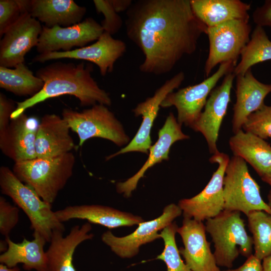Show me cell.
<instances>
[{
    "mask_svg": "<svg viewBox=\"0 0 271 271\" xmlns=\"http://www.w3.org/2000/svg\"><path fill=\"white\" fill-rule=\"evenodd\" d=\"M126 34L142 52L140 71L155 75L171 72L196 50L207 27L194 15L190 0H138L126 11Z\"/></svg>",
    "mask_w": 271,
    "mask_h": 271,
    "instance_id": "cell-1",
    "label": "cell"
},
{
    "mask_svg": "<svg viewBox=\"0 0 271 271\" xmlns=\"http://www.w3.org/2000/svg\"><path fill=\"white\" fill-rule=\"evenodd\" d=\"M92 71V65L84 62L75 64L57 61L40 68L36 75L44 82L42 89L34 96L17 102L11 119L46 100L64 95L76 97L82 106H92L97 103L111 105L109 94L93 79Z\"/></svg>",
    "mask_w": 271,
    "mask_h": 271,
    "instance_id": "cell-2",
    "label": "cell"
},
{
    "mask_svg": "<svg viewBox=\"0 0 271 271\" xmlns=\"http://www.w3.org/2000/svg\"><path fill=\"white\" fill-rule=\"evenodd\" d=\"M75 157L71 152L52 158L14 164L13 172L45 201L52 204L73 174Z\"/></svg>",
    "mask_w": 271,
    "mask_h": 271,
    "instance_id": "cell-3",
    "label": "cell"
},
{
    "mask_svg": "<svg viewBox=\"0 0 271 271\" xmlns=\"http://www.w3.org/2000/svg\"><path fill=\"white\" fill-rule=\"evenodd\" d=\"M205 225L214 243L213 254L219 267L231 268L239 254L246 258L252 254L253 240L240 212L224 210L206 220Z\"/></svg>",
    "mask_w": 271,
    "mask_h": 271,
    "instance_id": "cell-4",
    "label": "cell"
},
{
    "mask_svg": "<svg viewBox=\"0 0 271 271\" xmlns=\"http://www.w3.org/2000/svg\"><path fill=\"white\" fill-rule=\"evenodd\" d=\"M0 187L26 214L31 228L50 242L55 230L64 231L63 223L52 210V204L42 199L31 187L21 181L8 167L0 168Z\"/></svg>",
    "mask_w": 271,
    "mask_h": 271,
    "instance_id": "cell-5",
    "label": "cell"
},
{
    "mask_svg": "<svg viewBox=\"0 0 271 271\" xmlns=\"http://www.w3.org/2000/svg\"><path fill=\"white\" fill-rule=\"evenodd\" d=\"M62 117L77 133L80 147L92 138L108 140L119 147L129 143L122 124L105 105L96 104L81 111L65 108Z\"/></svg>",
    "mask_w": 271,
    "mask_h": 271,
    "instance_id": "cell-6",
    "label": "cell"
},
{
    "mask_svg": "<svg viewBox=\"0 0 271 271\" xmlns=\"http://www.w3.org/2000/svg\"><path fill=\"white\" fill-rule=\"evenodd\" d=\"M224 210L247 216L262 210L271 215V208L261 197L257 183L250 175L246 163L233 156L226 167L223 180Z\"/></svg>",
    "mask_w": 271,
    "mask_h": 271,
    "instance_id": "cell-7",
    "label": "cell"
},
{
    "mask_svg": "<svg viewBox=\"0 0 271 271\" xmlns=\"http://www.w3.org/2000/svg\"><path fill=\"white\" fill-rule=\"evenodd\" d=\"M251 27L249 20H234L207 28L209 49L204 65L209 77L218 64L232 62L237 64L239 57L250 40Z\"/></svg>",
    "mask_w": 271,
    "mask_h": 271,
    "instance_id": "cell-8",
    "label": "cell"
},
{
    "mask_svg": "<svg viewBox=\"0 0 271 271\" xmlns=\"http://www.w3.org/2000/svg\"><path fill=\"white\" fill-rule=\"evenodd\" d=\"M237 65L232 62L220 64L217 70L200 83L170 93L162 101L161 107L175 106L177 120L182 125L190 126L197 120L204 108L210 94L219 80L233 72Z\"/></svg>",
    "mask_w": 271,
    "mask_h": 271,
    "instance_id": "cell-9",
    "label": "cell"
},
{
    "mask_svg": "<svg viewBox=\"0 0 271 271\" xmlns=\"http://www.w3.org/2000/svg\"><path fill=\"white\" fill-rule=\"evenodd\" d=\"M229 160L227 154L220 152L210 158V162L217 163L218 168L207 185L197 195L179 201L178 205L184 217L203 222L217 216L224 210L223 180Z\"/></svg>",
    "mask_w": 271,
    "mask_h": 271,
    "instance_id": "cell-10",
    "label": "cell"
},
{
    "mask_svg": "<svg viewBox=\"0 0 271 271\" xmlns=\"http://www.w3.org/2000/svg\"><path fill=\"white\" fill-rule=\"evenodd\" d=\"M182 213L178 205L171 203L164 208L160 216L140 223L130 234L117 237L110 231H107L102 234L101 240L119 257L130 258L138 254L142 245L161 238L159 232L173 222Z\"/></svg>",
    "mask_w": 271,
    "mask_h": 271,
    "instance_id": "cell-11",
    "label": "cell"
},
{
    "mask_svg": "<svg viewBox=\"0 0 271 271\" xmlns=\"http://www.w3.org/2000/svg\"><path fill=\"white\" fill-rule=\"evenodd\" d=\"M126 50L125 43L114 39L104 32L92 44L67 52H52L38 54L32 59L33 63H43L60 59L82 60L96 64L100 74L104 76L111 72L116 61L123 56Z\"/></svg>",
    "mask_w": 271,
    "mask_h": 271,
    "instance_id": "cell-12",
    "label": "cell"
},
{
    "mask_svg": "<svg viewBox=\"0 0 271 271\" xmlns=\"http://www.w3.org/2000/svg\"><path fill=\"white\" fill-rule=\"evenodd\" d=\"M103 33L101 24L91 17L69 27L43 26L36 50L39 54L69 51L74 47L82 48L97 40Z\"/></svg>",
    "mask_w": 271,
    "mask_h": 271,
    "instance_id": "cell-13",
    "label": "cell"
},
{
    "mask_svg": "<svg viewBox=\"0 0 271 271\" xmlns=\"http://www.w3.org/2000/svg\"><path fill=\"white\" fill-rule=\"evenodd\" d=\"M185 79V74L179 72L167 80L157 89L153 96L139 103L132 110L135 116H142L143 120L136 134L124 148L106 157L109 160L118 155L128 152H138L148 154L151 147V131L158 115L161 104L165 97L178 88Z\"/></svg>",
    "mask_w": 271,
    "mask_h": 271,
    "instance_id": "cell-14",
    "label": "cell"
},
{
    "mask_svg": "<svg viewBox=\"0 0 271 271\" xmlns=\"http://www.w3.org/2000/svg\"><path fill=\"white\" fill-rule=\"evenodd\" d=\"M42 29L38 20L23 13L1 40L0 66L12 68L24 63L26 54L37 47Z\"/></svg>",
    "mask_w": 271,
    "mask_h": 271,
    "instance_id": "cell-15",
    "label": "cell"
},
{
    "mask_svg": "<svg viewBox=\"0 0 271 271\" xmlns=\"http://www.w3.org/2000/svg\"><path fill=\"white\" fill-rule=\"evenodd\" d=\"M234 74L230 72L224 76L221 84L213 89L207 100L204 109L197 120L190 126L205 138L210 153L219 152L217 143L222 121L230 101L231 90Z\"/></svg>",
    "mask_w": 271,
    "mask_h": 271,
    "instance_id": "cell-16",
    "label": "cell"
},
{
    "mask_svg": "<svg viewBox=\"0 0 271 271\" xmlns=\"http://www.w3.org/2000/svg\"><path fill=\"white\" fill-rule=\"evenodd\" d=\"M206 232L202 221L184 217L182 225L177 229L184 244L179 249L180 254L192 271H220Z\"/></svg>",
    "mask_w": 271,
    "mask_h": 271,
    "instance_id": "cell-17",
    "label": "cell"
},
{
    "mask_svg": "<svg viewBox=\"0 0 271 271\" xmlns=\"http://www.w3.org/2000/svg\"><path fill=\"white\" fill-rule=\"evenodd\" d=\"M39 123L24 113L11 119L8 127L0 132L2 153L15 163L36 158L35 141Z\"/></svg>",
    "mask_w": 271,
    "mask_h": 271,
    "instance_id": "cell-18",
    "label": "cell"
},
{
    "mask_svg": "<svg viewBox=\"0 0 271 271\" xmlns=\"http://www.w3.org/2000/svg\"><path fill=\"white\" fill-rule=\"evenodd\" d=\"M181 126L174 114L170 112L159 131L157 141L150 148L149 156L146 162L133 176L123 182L117 183L116 189L118 193L123 194L126 197L131 196L147 170L163 160H168L170 148L175 142L190 138L183 132Z\"/></svg>",
    "mask_w": 271,
    "mask_h": 271,
    "instance_id": "cell-19",
    "label": "cell"
},
{
    "mask_svg": "<svg viewBox=\"0 0 271 271\" xmlns=\"http://www.w3.org/2000/svg\"><path fill=\"white\" fill-rule=\"evenodd\" d=\"M235 77L236 101L232 118V130L234 133L242 129L248 116L264 105L265 97L271 92V84H264L258 81L251 69Z\"/></svg>",
    "mask_w": 271,
    "mask_h": 271,
    "instance_id": "cell-20",
    "label": "cell"
},
{
    "mask_svg": "<svg viewBox=\"0 0 271 271\" xmlns=\"http://www.w3.org/2000/svg\"><path fill=\"white\" fill-rule=\"evenodd\" d=\"M70 128L61 116L46 114L38 126L35 148L37 158H52L71 152L75 148Z\"/></svg>",
    "mask_w": 271,
    "mask_h": 271,
    "instance_id": "cell-21",
    "label": "cell"
},
{
    "mask_svg": "<svg viewBox=\"0 0 271 271\" xmlns=\"http://www.w3.org/2000/svg\"><path fill=\"white\" fill-rule=\"evenodd\" d=\"M22 8L45 26L66 27L82 22L86 8L73 0H23Z\"/></svg>",
    "mask_w": 271,
    "mask_h": 271,
    "instance_id": "cell-22",
    "label": "cell"
},
{
    "mask_svg": "<svg viewBox=\"0 0 271 271\" xmlns=\"http://www.w3.org/2000/svg\"><path fill=\"white\" fill-rule=\"evenodd\" d=\"M91 229V223L87 222L73 226L66 236L63 231H54L46 251L48 271H76L73 263L74 252L80 243L92 239L93 234L89 233Z\"/></svg>",
    "mask_w": 271,
    "mask_h": 271,
    "instance_id": "cell-23",
    "label": "cell"
},
{
    "mask_svg": "<svg viewBox=\"0 0 271 271\" xmlns=\"http://www.w3.org/2000/svg\"><path fill=\"white\" fill-rule=\"evenodd\" d=\"M55 214L62 223L72 219L86 220L109 229L138 225L145 221L140 216L96 204L69 206L55 211Z\"/></svg>",
    "mask_w": 271,
    "mask_h": 271,
    "instance_id": "cell-24",
    "label": "cell"
},
{
    "mask_svg": "<svg viewBox=\"0 0 271 271\" xmlns=\"http://www.w3.org/2000/svg\"><path fill=\"white\" fill-rule=\"evenodd\" d=\"M33 235L32 240L24 238L20 243L13 241L10 237H6L8 248L0 255L1 263L10 268L22 263L25 270L48 271L47 258L44 251L47 241L38 232H34Z\"/></svg>",
    "mask_w": 271,
    "mask_h": 271,
    "instance_id": "cell-25",
    "label": "cell"
},
{
    "mask_svg": "<svg viewBox=\"0 0 271 271\" xmlns=\"http://www.w3.org/2000/svg\"><path fill=\"white\" fill-rule=\"evenodd\" d=\"M233 156L248 163L262 177L271 171V146L260 137L241 129L229 140Z\"/></svg>",
    "mask_w": 271,
    "mask_h": 271,
    "instance_id": "cell-26",
    "label": "cell"
},
{
    "mask_svg": "<svg viewBox=\"0 0 271 271\" xmlns=\"http://www.w3.org/2000/svg\"><path fill=\"white\" fill-rule=\"evenodd\" d=\"M195 16L207 28L234 20H249L250 5L240 0H190Z\"/></svg>",
    "mask_w": 271,
    "mask_h": 271,
    "instance_id": "cell-27",
    "label": "cell"
},
{
    "mask_svg": "<svg viewBox=\"0 0 271 271\" xmlns=\"http://www.w3.org/2000/svg\"><path fill=\"white\" fill-rule=\"evenodd\" d=\"M44 85L43 81L34 75L24 63L13 68L0 66V87L15 95L31 97L39 93Z\"/></svg>",
    "mask_w": 271,
    "mask_h": 271,
    "instance_id": "cell-28",
    "label": "cell"
},
{
    "mask_svg": "<svg viewBox=\"0 0 271 271\" xmlns=\"http://www.w3.org/2000/svg\"><path fill=\"white\" fill-rule=\"evenodd\" d=\"M240 56L233 71L235 76L244 74L256 64L271 60V41L263 27L256 26Z\"/></svg>",
    "mask_w": 271,
    "mask_h": 271,
    "instance_id": "cell-29",
    "label": "cell"
},
{
    "mask_svg": "<svg viewBox=\"0 0 271 271\" xmlns=\"http://www.w3.org/2000/svg\"><path fill=\"white\" fill-rule=\"evenodd\" d=\"M246 216L252 234L254 255L262 261L271 253V215L264 211L255 210Z\"/></svg>",
    "mask_w": 271,
    "mask_h": 271,
    "instance_id": "cell-30",
    "label": "cell"
},
{
    "mask_svg": "<svg viewBox=\"0 0 271 271\" xmlns=\"http://www.w3.org/2000/svg\"><path fill=\"white\" fill-rule=\"evenodd\" d=\"M178 228L176 222H173L161 231L164 248L156 258L165 263L167 271H192L182 259L177 245L175 236Z\"/></svg>",
    "mask_w": 271,
    "mask_h": 271,
    "instance_id": "cell-31",
    "label": "cell"
},
{
    "mask_svg": "<svg viewBox=\"0 0 271 271\" xmlns=\"http://www.w3.org/2000/svg\"><path fill=\"white\" fill-rule=\"evenodd\" d=\"M242 129L263 140L271 138V105L264 104L250 114L243 124Z\"/></svg>",
    "mask_w": 271,
    "mask_h": 271,
    "instance_id": "cell-32",
    "label": "cell"
},
{
    "mask_svg": "<svg viewBox=\"0 0 271 271\" xmlns=\"http://www.w3.org/2000/svg\"><path fill=\"white\" fill-rule=\"evenodd\" d=\"M96 11L102 13L104 19L101 22L104 32L112 35L119 31L122 25V20L113 8L110 0H94Z\"/></svg>",
    "mask_w": 271,
    "mask_h": 271,
    "instance_id": "cell-33",
    "label": "cell"
},
{
    "mask_svg": "<svg viewBox=\"0 0 271 271\" xmlns=\"http://www.w3.org/2000/svg\"><path fill=\"white\" fill-rule=\"evenodd\" d=\"M19 220V208L11 204L3 197L0 196V232L9 237L13 229Z\"/></svg>",
    "mask_w": 271,
    "mask_h": 271,
    "instance_id": "cell-34",
    "label": "cell"
},
{
    "mask_svg": "<svg viewBox=\"0 0 271 271\" xmlns=\"http://www.w3.org/2000/svg\"><path fill=\"white\" fill-rule=\"evenodd\" d=\"M23 13L16 0L0 1V37L16 23Z\"/></svg>",
    "mask_w": 271,
    "mask_h": 271,
    "instance_id": "cell-35",
    "label": "cell"
},
{
    "mask_svg": "<svg viewBox=\"0 0 271 271\" xmlns=\"http://www.w3.org/2000/svg\"><path fill=\"white\" fill-rule=\"evenodd\" d=\"M16 106L14 102L8 98L4 93H0V132L9 125L11 116Z\"/></svg>",
    "mask_w": 271,
    "mask_h": 271,
    "instance_id": "cell-36",
    "label": "cell"
},
{
    "mask_svg": "<svg viewBox=\"0 0 271 271\" xmlns=\"http://www.w3.org/2000/svg\"><path fill=\"white\" fill-rule=\"evenodd\" d=\"M252 18L256 26L271 27V0H266L263 5L253 12Z\"/></svg>",
    "mask_w": 271,
    "mask_h": 271,
    "instance_id": "cell-37",
    "label": "cell"
},
{
    "mask_svg": "<svg viewBox=\"0 0 271 271\" xmlns=\"http://www.w3.org/2000/svg\"><path fill=\"white\" fill-rule=\"evenodd\" d=\"M220 271H263L261 260L252 254L247 258L245 261L240 266L236 268Z\"/></svg>",
    "mask_w": 271,
    "mask_h": 271,
    "instance_id": "cell-38",
    "label": "cell"
},
{
    "mask_svg": "<svg viewBox=\"0 0 271 271\" xmlns=\"http://www.w3.org/2000/svg\"><path fill=\"white\" fill-rule=\"evenodd\" d=\"M110 3L117 13L126 11L132 4L131 0H110Z\"/></svg>",
    "mask_w": 271,
    "mask_h": 271,
    "instance_id": "cell-39",
    "label": "cell"
},
{
    "mask_svg": "<svg viewBox=\"0 0 271 271\" xmlns=\"http://www.w3.org/2000/svg\"><path fill=\"white\" fill-rule=\"evenodd\" d=\"M263 271H271V253L262 260Z\"/></svg>",
    "mask_w": 271,
    "mask_h": 271,
    "instance_id": "cell-40",
    "label": "cell"
},
{
    "mask_svg": "<svg viewBox=\"0 0 271 271\" xmlns=\"http://www.w3.org/2000/svg\"><path fill=\"white\" fill-rule=\"evenodd\" d=\"M261 180L271 186V171L261 177Z\"/></svg>",
    "mask_w": 271,
    "mask_h": 271,
    "instance_id": "cell-41",
    "label": "cell"
},
{
    "mask_svg": "<svg viewBox=\"0 0 271 271\" xmlns=\"http://www.w3.org/2000/svg\"><path fill=\"white\" fill-rule=\"evenodd\" d=\"M267 201H268L267 204L271 208V189H270L267 194Z\"/></svg>",
    "mask_w": 271,
    "mask_h": 271,
    "instance_id": "cell-42",
    "label": "cell"
}]
</instances>
